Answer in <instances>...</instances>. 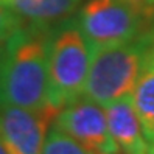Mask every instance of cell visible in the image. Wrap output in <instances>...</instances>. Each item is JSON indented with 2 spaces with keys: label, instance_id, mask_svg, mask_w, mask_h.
Segmentation results:
<instances>
[{
  "label": "cell",
  "instance_id": "10",
  "mask_svg": "<svg viewBox=\"0 0 154 154\" xmlns=\"http://www.w3.org/2000/svg\"><path fill=\"white\" fill-rule=\"evenodd\" d=\"M41 154H89V151L56 126H51L45 135Z\"/></svg>",
  "mask_w": 154,
  "mask_h": 154
},
{
  "label": "cell",
  "instance_id": "1",
  "mask_svg": "<svg viewBox=\"0 0 154 154\" xmlns=\"http://www.w3.org/2000/svg\"><path fill=\"white\" fill-rule=\"evenodd\" d=\"M48 41L42 26L22 25L0 51V106L41 111L48 104Z\"/></svg>",
  "mask_w": 154,
  "mask_h": 154
},
{
  "label": "cell",
  "instance_id": "7",
  "mask_svg": "<svg viewBox=\"0 0 154 154\" xmlns=\"http://www.w3.org/2000/svg\"><path fill=\"white\" fill-rule=\"evenodd\" d=\"M109 134L119 154H149L139 115L131 95L119 98L104 106Z\"/></svg>",
  "mask_w": 154,
  "mask_h": 154
},
{
  "label": "cell",
  "instance_id": "5",
  "mask_svg": "<svg viewBox=\"0 0 154 154\" xmlns=\"http://www.w3.org/2000/svg\"><path fill=\"white\" fill-rule=\"evenodd\" d=\"M53 120V126L75 139L89 152H119L109 134L104 106L92 100L81 95L69 104L62 106Z\"/></svg>",
  "mask_w": 154,
  "mask_h": 154
},
{
  "label": "cell",
  "instance_id": "6",
  "mask_svg": "<svg viewBox=\"0 0 154 154\" xmlns=\"http://www.w3.org/2000/svg\"><path fill=\"white\" fill-rule=\"evenodd\" d=\"M56 112L53 107L33 111L17 106H0V140L8 154H41Z\"/></svg>",
  "mask_w": 154,
  "mask_h": 154
},
{
  "label": "cell",
  "instance_id": "12",
  "mask_svg": "<svg viewBox=\"0 0 154 154\" xmlns=\"http://www.w3.org/2000/svg\"><path fill=\"white\" fill-rule=\"evenodd\" d=\"M0 154H8V151H6V148H5V145H3L2 140H0Z\"/></svg>",
  "mask_w": 154,
  "mask_h": 154
},
{
  "label": "cell",
  "instance_id": "16",
  "mask_svg": "<svg viewBox=\"0 0 154 154\" xmlns=\"http://www.w3.org/2000/svg\"><path fill=\"white\" fill-rule=\"evenodd\" d=\"M0 2H3V0H0Z\"/></svg>",
  "mask_w": 154,
  "mask_h": 154
},
{
  "label": "cell",
  "instance_id": "4",
  "mask_svg": "<svg viewBox=\"0 0 154 154\" xmlns=\"http://www.w3.org/2000/svg\"><path fill=\"white\" fill-rule=\"evenodd\" d=\"M76 25L92 50L126 42L154 22V5L146 0H87Z\"/></svg>",
  "mask_w": 154,
  "mask_h": 154
},
{
  "label": "cell",
  "instance_id": "8",
  "mask_svg": "<svg viewBox=\"0 0 154 154\" xmlns=\"http://www.w3.org/2000/svg\"><path fill=\"white\" fill-rule=\"evenodd\" d=\"M83 0H3L13 13L33 26H48L69 20L81 6Z\"/></svg>",
  "mask_w": 154,
  "mask_h": 154
},
{
  "label": "cell",
  "instance_id": "14",
  "mask_svg": "<svg viewBox=\"0 0 154 154\" xmlns=\"http://www.w3.org/2000/svg\"><path fill=\"white\" fill-rule=\"evenodd\" d=\"M146 2H149V3H152V5H154V0H146Z\"/></svg>",
  "mask_w": 154,
  "mask_h": 154
},
{
  "label": "cell",
  "instance_id": "13",
  "mask_svg": "<svg viewBox=\"0 0 154 154\" xmlns=\"http://www.w3.org/2000/svg\"><path fill=\"white\" fill-rule=\"evenodd\" d=\"M89 154H103V152H89ZM115 154H119V152H115Z\"/></svg>",
  "mask_w": 154,
  "mask_h": 154
},
{
  "label": "cell",
  "instance_id": "15",
  "mask_svg": "<svg viewBox=\"0 0 154 154\" xmlns=\"http://www.w3.org/2000/svg\"><path fill=\"white\" fill-rule=\"evenodd\" d=\"M0 51H2V45H0Z\"/></svg>",
  "mask_w": 154,
  "mask_h": 154
},
{
  "label": "cell",
  "instance_id": "3",
  "mask_svg": "<svg viewBox=\"0 0 154 154\" xmlns=\"http://www.w3.org/2000/svg\"><path fill=\"white\" fill-rule=\"evenodd\" d=\"M92 48L75 20H64L48 41V104L59 111L83 95Z\"/></svg>",
  "mask_w": 154,
  "mask_h": 154
},
{
  "label": "cell",
  "instance_id": "2",
  "mask_svg": "<svg viewBox=\"0 0 154 154\" xmlns=\"http://www.w3.org/2000/svg\"><path fill=\"white\" fill-rule=\"evenodd\" d=\"M152 38L154 22L143 33L126 42L92 50L83 97L107 106L115 100L131 95Z\"/></svg>",
  "mask_w": 154,
  "mask_h": 154
},
{
  "label": "cell",
  "instance_id": "11",
  "mask_svg": "<svg viewBox=\"0 0 154 154\" xmlns=\"http://www.w3.org/2000/svg\"><path fill=\"white\" fill-rule=\"evenodd\" d=\"M22 25V20L13 13L11 8L0 2V45L10 39Z\"/></svg>",
  "mask_w": 154,
  "mask_h": 154
},
{
  "label": "cell",
  "instance_id": "9",
  "mask_svg": "<svg viewBox=\"0 0 154 154\" xmlns=\"http://www.w3.org/2000/svg\"><path fill=\"white\" fill-rule=\"evenodd\" d=\"M131 100L142 123L149 154H154V38L131 92Z\"/></svg>",
  "mask_w": 154,
  "mask_h": 154
}]
</instances>
